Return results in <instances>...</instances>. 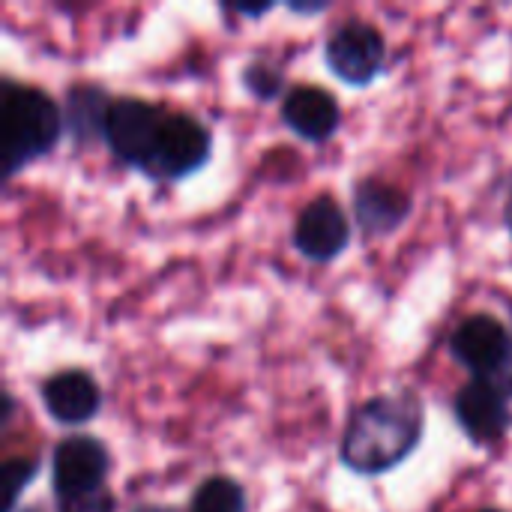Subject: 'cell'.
Masks as SVG:
<instances>
[{"mask_svg":"<svg viewBox=\"0 0 512 512\" xmlns=\"http://www.w3.org/2000/svg\"><path fill=\"white\" fill-rule=\"evenodd\" d=\"M423 438V405L414 393L375 396L360 405L342 438V462L375 477L402 465Z\"/></svg>","mask_w":512,"mask_h":512,"instance_id":"obj_1","label":"cell"},{"mask_svg":"<svg viewBox=\"0 0 512 512\" xmlns=\"http://www.w3.org/2000/svg\"><path fill=\"white\" fill-rule=\"evenodd\" d=\"M3 171L15 174L33 159L54 150L63 132V111L36 87L3 84Z\"/></svg>","mask_w":512,"mask_h":512,"instance_id":"obj_2","label":"cell"},{"mask_svg":"<svg viewBox=\"0 0 512 512\" xmlns=\"http://www.w3.org/2000/svg\"><path fill=\"white\" fill-rule=\"evenodd\" d=\"M453 357L471 369L477 378L498 384L507 396L512 393V336L492 315H474L462 321L453 333Z\"/></svg>","mask_w":512,"mask_h":512,"instance_id":"obj_3","label":"cell"},{"mask_svg":"<svg viewBox=\"0 0 512 512\" xmlns=\"http://www.w3.org/2000/svg\"><path fill=\"white\" fill-rule=\"evenodd\" d=\"M165 117L168 114L162 108L150 105V102H141V99H117L108 108L105 135L102 138L108 141L111 153L120 162L147 171V165H150V159L156 153V144H159Z\"/></svg>","mask_w":512,"mask_h":512,"instance_id":"obj_4","label":"cell"},{"mask_svg":"<svg viewBox=\"0 0 512 512\" xmlns=\"http://www.w3.org/2000/svg\"><path fill=\"white\" fill-rule=\"evenodd\" d=\"M324 57H327L330 72L339 75L342 81L369 84L372 78H378V72L384 66L387 45H384V36L372 24L348 21L330 33Z\"/></svg>","mask_w":512,"mask_h":512,"instance_id":"obj_5","label":"cell"},{"mask_svg":"<svg viewBox=\"0 0 512 512\" xmlns=\"http://www.w3.org/2000/svg\"><path fill=\"white\" fill-rule=\"evenodd\" d=\"M108 468H111V459H108V450L102 441H96L90 435H72V438L60 441L51 456L54 498L60 501V498L105 489Z\"/></svg>","mask_w":512,"mask_h":512,"instance_id":"obj_6","label":"cell"},{"mask_svg":"<svg viewBox=\"0 0 512 512\" xmlns=\"http://www.w3.org/2000/svg\"><path fill=\"white\" fill-rule=\"evenodd\" d=\"M210 132L189 114H168L156 153L147 165V174L153 177H186L192 171H198L207 159H210Z\"/></svg>","mask_w":512,"mask_h":512,"instance_id":"obj_7","label":"cell"},{"mask_svg":"<svg viewBox=\"0 0 512 512\" xmlns=\"http://www.w3.org/2000/svg\"><path fill=\"white\" fill-rule=\"evenodd\" d=\"M456 420L465 429V435L477 444H492L507 435L512 426V411L507 393L483 378H474L465 384L456 396Z\"/></svg>","mask_w":512,"mask_h":512,"instance_id":"obj_8","label":"cell"},{"mask_svg":"<svg viewBox=\"0 0 512 512\" xmlns=\"http://www.w3.org/2000/svg\"><path fill=\"white\" fill-rule=\"evenodd\" d=\"M348 240H351V222L333 198L324 195L303 207L294 228V246L309 261L324 264L339 258L348 249Z\"/></svg>","mask_w":512,"mask_h":512,"instance_id":"obj_9","label":"cell"},{"mask_svg":"<svg viewBox=\"0 0 512 512\" xmlns=\"http://www.w3.org/2000/svg\"><path fill=\"white\" fill-rule=\"evenodd\" d=\"M42 405L57 423L81 426V423H87V420H93L99 414L102 393H99V384L87 372L66 369V372L51 375L42 384Z\"/></svg>","mask_w":512,"mask_h":512,"instance_id":"obj_10","label":"cell"},{"mask_svg":"<svg viewBox=\"0 0 512 512\" xmlns=\"http://www.w3.org/2000/svg\"><path fill=\"white\" fill-rule=\"evenodd\" d=\"M339 102L324 87H291L282 102V120L306 141L321 144L339 129Z\"/></svg>","mask_w":512,"mask_h":512,"instance_id":"obj_11","label":"cell"},{"mask_svg":"<svg viewBox=\"0 0 512 512\" xmlns=\"http://www.w3.org/2000/svg\"><path fill=\"white\" fill-rule=\"evenodd\" d=\"M411 213L408 192L381 183V180H363L354 192V216L366 237H384L396 231Z\"/></svg>","mask_w":512,"mask_h":512,"instance_id":"obj_12","label":"cell"},{"mask_svg":"<svg viewBox=\"0 0 512 512\" xmlns=\"http://www.w3.org/2000/svg\"><path fill=\"white\" fill-rule=\"evenodd\" d=\"M111 102L105 99V90L99 87H75L66 96V114L63 123L66 129L81 141H93L96 135H105V117H108Z\"/></svg>","mask_w":512,"mask_h":512,"instance_id":"obj_13","label":"cell"},{"mask_svg":"<svg viewBox=\"0 0 512 512\" xmlns=\"http://www.w3.org/2000/svg\"><path fill=\"white\" fill-rule=\"evenodd\" d=\"M192 512H246V492L231 477H207L192 495Z\"/></svg>","mask_w":512,"mask_h":512,"instance_id":"obj_14","label":"cell"},{"mask_svg":"<svg viewBox=\"0 0 512 512\" xmlns=\"http://www.w3.org/2000/svg\"><path fill=\"white\" fill-rule=\"evenodd\" d=\"M39 462L36 459H9L0 468V486H3V512L15 510L18 495L30 486V480L36 477Z\"/></svg>","mask_w":512,"mask_h":512,"instance_id":"obj_15","label":"cell"},{"mask_svg":"<svg viewBox=\"0 0 512 512\" xmlns=\"http://www.w3.org/2000/svg\"><path fill=\"white\" fill-rule=\"evenodd\" d=\"M243 84L249 93H255L258 99H276L282 93V72H276L273 66L264 63H249L243 72Z\"/></svg>","mask_w":512,"mask_h":512,"instance_id":"obj_16","label":"cell"},{"mask_svg":"<svg viewBox=\"0 0 512 512\" xmlns=\"http://www.w3.org/2000/svg\"><path fill=\"white\" fill-rule=\"evenodd\" d=\"M57 512H114V495L108 489H96V492L60 498Z\"/></svg>","mask_w":512,"mask_h":512,"instance_id":"obj_17","label":"cell"},{"mask_svg":"<svg viewBox=\"0 0 512 512\" xmlns=\"http://www.w3.org/2000/svg\"><path fill=\"white\" fill-rule=\"evenodd\" d=\"M132 512H171V510H165V507H138V510H132Z\"/></svg>","mask_w":512,"mask_h":512,"instance_id":"obj_18","label":"cell"},{"mask_svg":"<svg viewBox=\"0 0 512 512\" xmlns=\"http://www.w3.org/2000/svg\"><path fill=\"white\" fill-rule=\"evenodd\" d=\"M507 228H510V234H512V198H510V204H507Z\"/></svg>","mask_w":512,"mask_h":512,"instance_id":"obj_19","label":"cell"},{"mask_svg":"<svg viewBox=\"0 0 512 512\" xmlns=\"http://www.w3.org/2000/svg\"><path fill=\"white\" fill-rule=\"evenodd\" d=\"M24 512H42V510H36V507H33V510H24Z\"/></svg>","mask_w":512,"mask_h":512,"instance_id":"obj_20","label":"cell"},{"mask_svg":"<svg viewBox=\"0 0 512 512\" xmlns=\"http://www.w3.org/2000/svg\"><path fill=\"white\" fill-rule=\"evenodd\" d=\"M483 512H498V510H483Z\"/></svg>","mask_w":512,"mask_h":512,"instance_id":"obj_21","label":"cell"}]
</instances>
